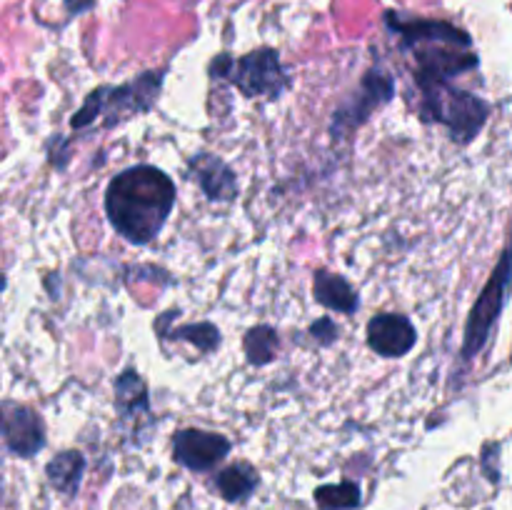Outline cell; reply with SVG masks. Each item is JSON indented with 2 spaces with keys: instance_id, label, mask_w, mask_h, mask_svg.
I'll use <instances>...</instances> for the list:
<instances>
[{
  "instance_id": "52a82bcc",
  "label": "cell",
  "mask_w": 512,
  "mask_h": 510,
  "mask_svg": "<svg viewBox=\"0 0 512 510\" xmlns=\"http://www.w3.org/2000/svg\"><path fill=\"white\" fill-rule=\"evenodd\" d=\"M228 453L230 440L220 433L185 428L173 435L175 463H180L188 470H195V473H205V470L215 468Z\"/></svg>"
},
{
  "instance_id": "7c38bea8",
  "label": "cell",
  "mask_w": 512,
  "mask_h": 510,
  "mask_svg": "<svg viewBox=\"0 0 512 510\" xmlns=\"http://www.w3.org/2000/svg\"><path fill=\"white\" fill-rule=\"evenodd\" d=\"M313 293L320 305H325L328 310H335V313L353 315L360 305L358 293L353 290V285H350L343 275H335L330 273V270H318V273H315Z\"/></svg>"
},
{
  "instance_id": "7a4b0ae2",
  "label": "cell",
  "mask_w": 512,
  "mask_h": 510,
  "mask_svg": "<svg viewBox=\"0 0 512 510\" xmlns=\"http://www.w3.org/2000/svg\"><path fill=\"white\" fill-rule=\"evenodd\" d=\"M388 25L400 40V48L415 63L418 88L433 83H453L460 73L478 65L473 40L455 25L443 20H413L403 15H388Z\"/></svg>"
},
{
  "instance_id": "2e32d148",
  "label": "cell",
  "mask_w": 512,
  "mask_h": 510,
  "mask_svg": "<svg viewBox=\"0 0 512 510\" xmlns=\"http://www.w3.org/2000/svg\"><path fill=\"white\" fill-rule=\"evenodd\" d=\"M245 355L253 365H268L273 363L278 355V333L270 325H255L245 333Z\"/></svg>"
},
{
  "instance_id": "8fae6325",
  "label": "cell",
  "mask_w": 512,
  "mask_h": 510,
  "mask_svg": "<svg viewBox=\"0 0 512 510\" xmlns=\"http://www.w3.org/2000/svg\"><path fill=\"white\" fill-rule=\"evenodd\" d=\"M190 168L210 200H233L238 195V180H235L233 170L215 155H195Z\"/></svg>"
},
{
  "instance_id": "9a60e30c",
  "label": "cell",
  "mask_w": 512,
  "mask_h": 510,
  "mask_svg": "<svg viewBox=\"0 0 512 510\" xmlns=\"http://www.w3.org/2000/svg\"><path fill=\"white\" fill-rule=\"evenodd\" d=\"M115 393H118V408L123 415L143 413L148 415V388H145L143 378L135 370H125L115 383Z\"/></svg>"
},
{
  "instance_id": "ffe728a7",
  "label": "cell",
  "mask_w": 512,
  "mask_h": 510,
  "mask_svg": "<svg viewBox=\"0 0 512 510\" xmlns=\"http://www.w3.org/2000/svg\"><path fill=\"white\" fill-rule=\"evenodd\" d=\"M0 495H3V485H0Z\"/></svg>"
},
{
  "instance_id": "277c9868",
  "label": "cell",
  "mask_w": 512,
  "mask_h": 510,
  "mask_svg": "<svg viewBox=\"0 0 512 510\" xmlns=\"http://www.w3.org/2000/svg\"><path fill=\"white\" fill-rule=\"evenodd\" d=\"M160 83H163V75L145 73L125 85H103V88L93 90L83 108L75 113L73 128H85L90 123H98L100 118L105 120L108 128H113L115 123L130 118V115L150 110L153 100L158 98Z\"/></svg>"
},
{
  "instance_id": "8992f818",
  "label": "cell",
  "mask_w": 512,
  "mask_h": 510,
  "mask_svg": "<svg viewBox=\"0 0 512 510\" xmlns=\"http://www.w3.org/2000/svg\"><path fill=\"white\" fill-rule=\"evenodd\" d=\"M512 283V240L508 248L503 250V258L495 265L493 275L485 283L483 293L475 300L473 310H470L468 325H465V338H463V355L465 358H475L480 350L485 348V343L493 335L495 323H498L500 313H503L505 295Z\"/></svg>"
},
{
  "instance_id": "3957f363",
  "label": "cell",
  "mask_w": 512,
  "mask_h": 510,
  "mask_svg": "<svg viewBox=\"0 0 512 510\" xmlns=\"http://www.w3.org/2000/svg\"><path fill=\"white\" fill-rule=\"evenodd\" d=\"M420 93V118L425 123L445 125L458 143H470L488 123V103L468 90L455 88L453 83L423 85Z\"/></svg>"
},
{
  "instance_id": "6da1fadb",
  "label": "cell",
  "mask_w": 512,
  "mask_h": 510,
  "mask_svg": "<svg viewBox=\"0 0 512 510\" xmlns=\"http://www.w3.org/2000/svg\"><path fill=\"white\" fill-rule=\"evenodd\" d=\"M175 205V183L153 165H135L110 180L105 213L128 243L145 245L163 230Z\"/></svg>"
},
{
  "instance_id": "4fadbf2b",
  "label": "cell",
  "mask_w": 512,
  "mask_h": 510,
  "mask_svg": "<svg viewBox=\"0 0 512 510\" xmlns=\"http://www.w3.org/2000/svg\"><path fill=\"white\" fill-rule=\"evenodd\" d=\"M85 473V458L78 450H65L55 455L48 463V480L55 490L65 495H75L80 488V480Z\"/></svg>"
},
{
  "instance_id": "5bb4252c",
  "label": "cell",
  "mask_w": 512,
  "mask_h": 510,
  "mask_svg": "<svg viewBox=\"0 0 512 510\" xmlns=\"http://www.w3.org/2000/svg\"><path fill=\"white\" fill-rule=\"evenodd\" d=\"M215 485H218L220 495H223L228 503H243V500H248L250 495H253V490L258 488V473H255L248 463H235L228 465L225 470H220Z\"/></svg>"
},
{
  "instance_id": "e0dca14e",
  "label": "cell",
  "mask_w": 512,
  "mask_h": 510,
  "mask_svg": "<svg viewBox=\"0 0 512 510\" xmlns=\"http://www.w3.org/2000/svg\"><path fill=\"white\" fill-rule=\"evenodd\" d=\"M360 485L345 480L340 485H323L315 490V503L320 510H353L360 505Z\"/></svg>"
},
{
  "instance_id": "ac0fdd59",
  "label": "cell",
  "mask_w": 512,
  "mask_h": 510,
  "mask_svg": "<svg viewBox=\"0 0 512 510\" xmlns=\"http://www.w3.org/2000/svg\"><path fill=\"white\" fill-rule=\"evenodd\" d=\"M170 338L175 340H188V343L198 345L200 353H210L220 345V333L215 325L210 323H193V325H183V328H175Z\"/></svg>"
},
{
  "instance_id": "ba28073f",
  "label": "cell",
  "mask_w": 512,
  "mask_h": 510,
  "mask_svg": "<svg viewBox=\"0 0 512 510\" xmlns=\"http://www.w3.org/2000/svg\"><path fill=\"white\" fill-rule=\"evenodd\" d=\"M0 438L20 458H30L45 445L43 420L35 410L18 403L0 405Z\"/></svg>"
},
{
  "instance_id": "30bf717a",
  "label": "cell",
  "mask_w": 512,
  "mask_h": 510,
  "mask_svg": "<svg viewBox=\"0 0 512 510\" xmlns=\"http://www.w3.org/2000/svg\"><path fill=\"white\" fill-rule=\"evenodd\" d=\"M418 343V330L405 315L383 313L368 323V345L383 358L408 355Z\"/></svg>"
},
{
  "instance_id": "9c48e42d",
  "label": "cell",
  "mask_w": 512,
  "mask_h": 510,
  "mask_svg": "<svg viewBox=\"0 0 512 510\" xmlns=\"http://www.w3.org/2000/svg\"><path fill=\"white\" fill-rule=\"evenodd\" d=\"M395 93V83L388 73L383 70H370L368 75L360 83V95L350 103H345L343 108L335 113V130L340 135L350 133V130L358 128L360 123H365L370 113L375 108H380L383 103H388Z\"/></svg>"
},
{
  "instance_id": "d6986e66",
  "label": "cell",
  "mask_w": 512,
  "mask_h": 510,
  "mask_svg": "<svg viewBox=\"0 0 512 510\" xmlns=\"http://www.w3.org/2000/svg\"><path fill=\"white\" fill-rule=\"evenodd\" d=\"M310 333L320 340V345H330L335 340V335H338V325L330 318H320L318 323L310 325Z\"/></svg>"
},
{
  "instance_id": "5b68a950",
  "label": "cell",
  "mask_w": 512,
  "mask_h": 510,
  "mask_svg": "<svg viewBox=\"0 0 512 510\" xmlns=\"http://www.w3.org/2000/svg\"><path fill=\"white\" fill-rule=\"evenodd\" d=\"M210 73L215 78H225L238 85L248 98H258V95L260 98H278L288 85V75L280 65V55L273 48L253 50L240 60L220 55L210 65Z\"/></svg>"
}]
</instances>
